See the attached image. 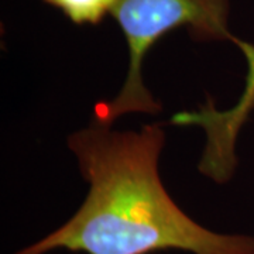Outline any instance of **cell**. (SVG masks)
<instances>
[{
  "mask_svg": "<svg viewBox=\"0 0 254 254\" xmlns=\"http://www.w3.org/2000/svg\"><path fill=\"white\" fill-rule=\"evenodd\" d=\"M164 138L160 125H147L140 131H112L96 120L73 133L68 144L89 182V192L63 226L14 254H254L253 236L209 230L167 193L158 175Z\"/></svg>",
  "mask_w": 254,
  "mask_h": 254,
  "instance_id": "obj_1",
  "label": "cell"
},
{
  "mask_svg": "<svg viewBox=\"0 0 254 254\" xmlns=\"http://www.w3.org/2000/svg\"><path fill=\"white\" fill-rule=\"evenodd\" d=\"M112 16L126 38L130 61L118 96L95 108V120L108 126L126 113L160 112V105L144 86L141 68L151 47L170 31L188 28L199 41H232L246 57L254 51L229 31L227 0H118Z\"/></svg>",
  "mask_w": 254,
  "mask_h": 254,
  "instance_id": "obj_2",
  "label": "cell"
},
{
  "mask_svg": "<svg viewBox=\"0 0 254 254\" xmlns=\"http://www.w3.org/2000/svg\"><path fill=\"white\" fill-rule=\"evenodd\" d=\"M57 7L75 24H98L116 6L118 0H43Z\"/></svg>",
  "mask_w": 254,
  "mask_h": 254,
  "instance_id": "obj_3",
  "label": "cell"
}]
</instances>
